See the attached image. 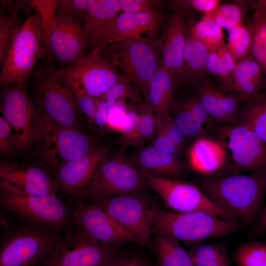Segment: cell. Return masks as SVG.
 Segmentation results:
<instances>
[{
    "mask_svg": "<svg viewBox=\"0 0 266 266\" xmlns=\"http://www.w3.org/2000/svg\"><path fill=\"white\" fill-rule=\"evenodd\" d=\"M201 186L214 203L237 220L247 224L258 222L264 207L266 176L253 173L217 175L204 179Z\"/></svg>",
    "mask_w": 266,
    "mask_h": 266,
    "instance_id": "obj_1",
    "label": "cell"
},
{
    "mask_svg": "<svg viewBox=\"0 0 266 266\" xmlns=\"http://www.w3.org/2000/svg\"><path fill=\"white\" fill-rule=\"evenodd\" d=\"M144 96L148 81L161 65L159 39L125 38L100 53Z\"/></svg>",
    "mask_w": 266,
    "mask_h": 266,
    "instance_id": "obj_2",
    "label": "cell"
},
{
    "mask_svg": "<svg viewBox=\"0 0 266 266\" xmlns=\"http://www.w3.org/2000/svg\"><path fill=\"white\" fill-rule=\"evenodd\" d=\"M45 52L39 15L34 10L16 31L0 63V86L25 83Z\"/></svg>",
    "mask_w": 266,
    "mask_h": 266,
    "instance_id": "obj_3",
    "label": "cell"
},
{
    "mask_svg": "<svg viewBox=\"0 0 266 266\" xmlns=\"http://www.w3.org/2000/svg\"><path fill=\"white\" fill-rule=\"evenodd\" d=\"M148 185L142 171L125 151L108 154L99 164L94 175L76 196L91 199L141 193Z\"/></svg>",
    "mask_w": 266,
    "mask_h": 266,
    "instance_id": "obj_4",
    "label": "cell"
},
{
    "mask_svg": "<svg viewBox=\"0 0 266 266\" xmlns=\"http://www.w3.org/2000/svg\"><path fill=\"white\" fill-rule=\"evenodd\" d=\"M239 228L236 221L226 220L204 211L167 212L157 209L152 234L165 233L187 243L229 234Z\"/></svg>",
    "mask_w": 266,
    "mask_h": 266,
    "instance_id": "obj_5",
    "label": "cell"
},
{
    "mask_svg": "<svg viewBox=\"0 0 266 266\" xmlns=\"http://www.w3.org/2000/svg\"><path fill=\"white\" fill-rule=\"evenodd\" d=\"M0 204L30 225L51 229L64 234L76 227L68 202L57 195H24L1 190Z\"/></svg>",
    "mask_w": 266,
    "mask_h": 266,
    "instance_id": "obj_6",
    "label": "cell"
},
{
    "mask_svg": "<svg viewBox=\"0 0 266 266\" xmlns=\"http://www.w3.org/2000/svg\"><path fill=\"white\" fill-rule=\"evenodd\" d=\"M56 230L28 225L16 228L2 239L0 266H34L51 253L63 237Z\"/></svg>",
    "mask_w": 266,
    "mask_h": 266,
    "instance_id": "obj_7",
    "label": "cell"
},
{
    "mask_svg": "<svg viewBox=\"0 0 266 266\" xmlns=\"http://www.w3.org/2000/svg\"><path fill=\"white\" fill-rule=\"evenodd\" d=\"M53 73L73 94L84 93L95 99L101 98L124 77L105 57L94 51L68 66L53 67Z\"/></svg>",
    "mask_w": 266,
    "mask_h": 266,
    "instance_id": "obj_8",
    "label": "cell"
},
{
    "mask_svg": "<svg viewBox=\"0 0 266 266\" xmlns=\"http://www.w3.org/2000/svg\"><path fill=\"white\" fill-rule=\"evenodd\" d=\"M33 88L37 108L55 123L78 130L81 128L77 102L68 88L53 73V67H39L32 76Z\"/></svg>",
    "mask_w": 266,
    "mask_h": 266,
    "instance_id": "obj_9",
    "label": "cell"
},
{
    "mask_svg": "<svg viewBox=\"0 0 266 266\" xmlns=\"http://www.w3.org/2000/svg\"><path fill=\"white\" fill-rule=\"evenodd\" d=\"M1 99L3 117L10 126L18 148L36 144L43 132L44 116L29 97L25 83L3 87Z\"/></svg>",
    "mask_w": 266,
    "mask_h": 266,
    "instance_id": "obj_10",
    "label": "cell"
},
{
    "mask_svg": "<svg viewBox=\"0 0 266 266\" xmlns=\"http://www.w3.org/2000/svg\"><path fill=\"white\" fill-rule=\"evenodd\" d=\"M118 255L116 247L100 243L76 226L37 266H107Z\"/></svg>",
    "mask_w": 266,
    "mask_h": 266,
    "instance_id": "obj_11",
    "label": "cell"
},
{
    "mask_svg": "<svg viewBox=\"0 0 266 266\" xmlns=\"http://www.w3.org/2000/svg\"><path fill=\"white\" fill-rule=\"evenodd\" d=\"M121 224L141 246L149 244L157 206L140 193L91 199Z\"/></svg>",
    "mask_w": 266,
    "mask_h": 266,
    "instance_id": "obj_12",
    "label": "cell"
},
{
    "mask_svg": "<svg viewBox=\"0 0 266 266\" xmlns=\"http://www.w3.org/2000/svg\"><path fill=\"white\" fill-rule=\"evenodd\" d=\"M44 119L43 132L36 144L39 156L49 168L57 170L96 147L93 138L80 130L59 125L44 116Z\"/></svg>",
    "mask_w": 266,
    "mask_h": 266,
    "instance_id": "obj_13",
    "label": "cell"
},
{
    "mask_svg": "<svg viewBox=\"0 0 266 266\" xmlns=\"http://www.w3.org/2000/svg\"><path fill=\"white\" fill-rule=\"evenodd\" d=\"M142 172L148 186L160 196L167 207L175 212L204 211L224 219L236 221L233 215L214 203L197 185Z\"/></svg>",
    "mask_w": 266,
    "mask_h": 266,
    "instance_id": "obj_14",
    "label": "cell"
},
{
    "mask_svg": "<svg viewBox=\"0 0 266 266\" xmlns=\"http://www.w3.org/2000/svg\"><path fill=\"white\" fill-rule=\"evenodd\" d=\"M166 18L158 10L123 12L107 24L89 45L100 53L108 45L125 38H157Z\"/></svg>",
    "mask_w": 266,
    "mask_h": 266,
    "instance_id": "obj_15",
    "label": "cell"
},
{
    "mask_svg": "<svg viewBox=\"0 0 266 266\" xmlns=\"http://www.w3.org/2000/svg\"><path fill=\"white\" fill-rule=\"evenodd\" d=\"M68 203L75 225L100 243L116 247L136 242L131 233L99 205L87 203L79 198H71Z\"/></svg>",
    "mask_w": 266,
    "mask_h": 266,
    "instance_id": "obj_16",
    "label": "cell"
},
{
    "mask_svg": "<svg viewBox=\"0 0 266 266\" xmlns=\"http://www.w3.org/2000/svg\"><path fill=\"white\" fill-rule=\"evenodd\" d=\"M221 141L235 166L244 171L266 176V143L247 126L225 127Z\"/></svg>",
    "mask_w": 266,
    "mask_h": 266,
    "instance_id": "obj_17",
    "label": "cell"
},
{
    "mask_svg": "<svg viewBox=\"0 0 266 266\" xmlns=\"http://www.w3.org/2000/svg\"><path fill=\"white\" fill-rule=\"evenodd\" d=\"M83 23L72 17L57 13L56 27L44 46L56 62L68 66L85 55L88 43L83 32Z\"/></svg>",
    "mask_w": 266,
    "mask_h": 266,
    "instance_id": "obj_18",
    "label": "cell"
},
{
    "mask_svg": "<svg viewBox=\"0 0 266 266\" xmlns=\"http://www.w3.org/2000/svg\"><path fill=\"white\" fill-rule=\"evenodd\" d=\"M0 190L24 195H57L52 180L42 168L13 162L0 165Z\"/></svg>",
    "mask_w": 266,
    "mask_h": 266,
    "instance_id": "obj_19",
    "label": "cell"
},
{
    "mask_svg": "<svg viewBox=\"0 0 266 266\" xmlns=\"http://www.w3.org/2000/svg\"><path fill=\"white\" fill-rule=\"evenodd\" d=\"M186 12L173 8L165 21L159 39L161 65L170 74L175 88L181 82L187 21Z\"/></svg>",
    "mask_w": 266,
    "mask_h": 266,
    "instance_id": "obj_20",
    "label": "cell"
},
{
    "mask_svg": "<svg viewBox=\"0 0 266 266\" xmlns=\"http://www.w3.org/2000/svg\"><path fill=\"white\" fill-rule=\"evenodd\" d=\"M109 147H96L86 154L65 163L58 170L54 180L58 191L76 196L87 186Z\"/></svg>",
    "mask_w": 266,
    "mask_h": 266,
    "instance_id": "obj_21",
    "label": "cell"
},
{
    "mask_svg": "<svg viewBox=\"0 0 266 266\" xmlns=\"http://www.w3.org/2000/svg\"><path fill=\"white\" fill-rule=\"evenodd\" d=\"M188 157L189 165L194 171L211 175L223 167L227 152L221 141L200 137L190 147Z\"/></svg>",
    "mask_w": 266,
    "mask_h": 266,
    "instance_id": "obj_22",
    "label": "cell"
},
{
    "mask_svg": "<svg viewBox=\"0 0 266 266\" xmlns=\"http://www.w3.org/2000/svg\"><path fill=\"white\" fill-rule=\"evenodd\" d=\"M132 160L141 170L158 176L172 178L179 175L184 170L176 156L153 146L141 149Z\"/></svg>",
    "mask_w": 266,
    "mask_h": 266,
    "instance_id": "obj_23",
    "label": "cell"
},
{
    "mask_svg": "<svg viewBox=\"0 0 266 266\" xmlns=\"http://www.w3.org/2000/svg\"><path fill=\"white\" fill-rule=\"evenodd\" d=\"M210 51L191 34L187 21L181 82L195 84L208 74L206 64Z\"/></svg>",
    "mask_w": 266,
    "mask_h": 266,
    "instance_id": "obj_24",
    "label": "cell"
},
{
    "mask_svg": "<svg viewBox=\"0 0 266 266\" xmlns=\"http://www.w3.org/2000/svg\"><path fill=\"white\" fill-rule=\"evenodd\" d=\"M174 88L170 74L160 65L148 81L145 103L158 115L168 114L173 103Z\"/></svg>",
    "mask_w": 266,
    "mask_h": 266,
    "instance_id": "obj_25",
    "label": "cell"
},
{
    "mask_svg": "<svg viewBox=\"0 0 266 266\" xmlns=\"http://www.w3.org/2000/svg\"><path fill=\"white\" fill-rule=\"evenodd\" d=\"M238 1L253 10L249 24L252 36L249 54L260 65L266 76V4L264 0Z\"/></svg>",
    "mask_w": 266,
    "mask_h": 266,
    "instance_id": "obj_26",
    "label": "cell"
},
{
    "mask_svg": "<svg viewBox=\"0 0 266 266\" xmlns=\"http://www.w3.org/2000/svg\"><path fill=\"white\" fill-rule=\"evenodd\" d=\"M83 32L88 45L96 35L121 11L117 0H87Z\"/></svg>",
    "mask_w": 266,
    "mask_h": 266,
    "instance_id": "obj_27",
    "label": "cell"
},
{
    "mask_svg": "<svg viewBox=\"0 0 266 266\" xmlns=\"http://www.w3.org/2000/svg\"><path fill=\"white\" fill-rule=\"evenodd\" d=\"M154 235V252L157 258L154 266H194L189 252L178 240L165 233Z\"/></svg>",
    "mask_w": 266,
    "mask_h": 266,
    "instance_id": "obj_28",
    "label": "cell"
},
{
    "mask_svg": "<svg viewBox=\"0 0 266 266\" xmlns=\"http://www.w3.org/2000/svg\"><path fill=\"white\" fill-rule=\"evenodd\" d=\"M208 115L200 100L196 96L182 104L173 118L185 136H194L201 132Z\"/></svg>",
    "mask_w": 266,
    "mask_h": 266,
    "instance_id": "obj_29",
    "label": "cell"
},
{
    "mask_svg": "<svg viewBox=\"0 0 266 266\" xmlns=\"http://www.w3.org/2000/svg\"><path fill=\"white\" fill-rule=\"evenodd\" d=\"M157 115V126L153 137L152 146L177 156L182 146L185 136L177 126L174 119L169 114Z\"/></svg>",
    "mask_w": 266,
    "mask_h": 266,
    "instance_id": "obj_30",
    "label": "cell"
},
{
    "mask_svg": "<svg viewBox=\"0 0 266 266\" xmlns=\"http://www.w3.org/2000/svg\"><path fill=\"white\" fill-rule=\"evenodd\" d=\"M237 124L247 126L266 143V93L247 101L240 110Z\"/></svg>",
    "mask_w": 266,
    "mask_h": 266,
    "instance_id": "obj_31",
    "label": "cell"
},
{
    "mask_svg": "<svg viewBox=\"0 0 266 266\" xmlns=\"http://www.w3.org/2000/svg\"><path fill=\"white\" fill-rule=\"evenodd\" d=\"M140 112V121L136 129L131 134L121 136L119 142L121 149L124 150L130 146L140 145L153 137L156 133L158 115L144 102L137 105Z\"/></svg>",
    "mask_w": 266,
    "mask_h": 266,
    "instance_id": "obj_32",
    "label": "cell"
},
{
    "mask_svg": "<svg viewBox=\"0 0 266 266\" xmlns=\"http://www.w3.org/2000/svg\"><path fill=\"white\" fill-rule=\"evenodd\" d=\"M139 92L125 76L111 87L102 99L106 103L108 112L120 108L126 111L136 101Z\"/></svg>",
    "mask_w": 266,
    "mask_h": 266,
    "instance_id": "obj_33",
    "label": "cell"
},
{
    "mask_svg": "<svg viewBox=\"0 0 266 266\" xmlns=\"http://www.w3.org/2000/svg\"><path fill=\"white\" fill-rule=\"evenodd\" d=\"M188 21L191 34L210 51H216L226 44L222 29L212 21L202 17L195 23Z\"/></svg>",
    "mask_w": 266,
    "mask_h": 266,
    "instance_id": "obj_34",
    "label": "cell"
},
{
    "mask_svg": "<svg viewBox=\"0 0 266 266\" xmlns=\"http://www.w3.org/2000/svg\"><path fill=\"white\" fill-rule=\"evenodd\" d=\"M189 253L194 266H232L226 249L220 244H197Z\"/></svg>",
    "mask_w": 266,
    "mask_h": 266,
    "instance_id": "obj_35",
    "label": "cell"
},
{
    "mask_svg": "<svg viewBox=\"0 0 266 266\" xmlns=\"http://www.w3.org/2000/svg\"><path fill=\"white\" fill-rule=\"evenodd\" d=\"M246 7L237 0L234 3H220L213 11L204 15L203 17L212 21L222 29L229 31L244 24Z\"/></svg>",
    "mask_w": 266,
    "mask_h": 266,
    "instance_id": "obj_36",
    "label": "cell"
},
{
    "mask_svg": "<svg viewBox=\"0 0 266 266\" xmlns=\"http://www.w3.org/2000/svg\"><path fill=\"white\" fill-rule=\"evenodd\" d=\"M233 259L237 266H266V242L240 245L233 253Z\"/></svg>",
    "mask_w": 266,
    "mask_h": 266,
    "instance_id": "obj_37",
    "label": "cell"
},
{
    "mask_svg": "<svg viewBox=\"0 0 266 266\" xmlns=\"http://www.w3.org/2000/svg\"><path fill=\"white\" fill-rule=\"evenodd\" d=\"M252 40L249 25L242 24L228 31V49L237 62L247 56Z\"/></svg>",
    "mask_w": 266,
    "mask_h": 266,
    "instance_id": "obj_38",
    "label": "cell"
},
{
    "mask_svg": "<svg viewBox=\"0 0 266 266\" xmlns=\"http://www.w3.org/2000/svg\"><path fill=\"white\" fill-rule=\"evenodd\" d=\"M30 1L33 10L39 15L44 45L48 36L56 26L57 0H32Z\"/></svg>",
    "mask_w": 266,
    "mask_h": 266,
    "instance_id": "obj_39",
    "label": "cell"
},
{
    "mask_svg": "<svg viewBox=\"0 0 266 266\" xmlns=\"http://www.w3.org/2000/svg\"><path fill=\"white\" fill-rule=\"evenodd\" d=\"M18 12L0 15V62H2L18 28L22 24Z\"/></svg>",
    "mask_w": 266,
    "mask_h": 266,
    "instance_id": "obj_40",
    "label": "cell"
},
{
    "mask_svg": "<svg viewBox=\"0 0 266 266\" xmlns=\"http://www.w3.org/2000/svg\"><path fill=\"white\" fill-rule=\"evenodd\" d=\"M233 73L241 75L250 80L261 91L266 88V76L262 67L249 54L237 62Z\"/></svg>",
    "mask_w": 266,
    "mask_h": 266,
    "instance_id": "obj_41",
    "label": "cell"
},
{
    "mask_svg": "<svg viewBox=\"0 0 266 266\" xmlns=\"http://www.w3.org/2000/svg\"><path fill=\"white\" fill-rule=\"evenodd\" d=\"M208 74L215 76L224 89L228 90L232 83V75L221 62L216 51H210L207 61Z\"/></svg>",
    "mask_w": 266,
    "mask_h": 266,
    "instance_id": "obj_42",
    "label": "cell"
},
{
    "mask_svg": "<svg viewBox=\"0 0 266 266\" xmlns=\"http://www.w3.org/2000/svg\"><path fill=\"white\" fill-rule=\"evenodd\" d=\"M87 0H58L57 13L66 15L81 21L83 23L87 13Z\"/></svg>",
    "mask_w": 266,
    "mask_h": 266,
    "instance_id": "obj_43",
    "label": "cell"
},
{
    "mask_svg": "<svg viewBox=\"0 0 266 266\" xmlns=\"http://www.w3.org/2000/svg\"><path fill=\"white\" fill-rule=\"evenodd\" d=\"M220 0H179L172 1L173 8L181 9L186 12L194 10L204 15L213 11L220 4Z\"/></svg>",
    "mask_w": 266,
    "mask_h": 266,
    "instance_id": "obj_44",
    "label": "cell"
},
{
    "mask_svg": "<svg viewBox=\"0 0 266 266\" xmlns=\"http://www.w3.org/2000/svg\"><path fill=\"white\" fill-rule=\"evenodd\" d=\"M120 10L124 12L135 13L158 10L164 1L158 0H117Z\"/></svg>",
    "mask_w": 266,
    "mask_h": 266,
    "instance_id": "obj_45",
    "label": "cell"
},
{
    "mask_svg": "<svg viewBox=\"0 0 266 266\" xmlns=\"http://www.w3.org/2000/svg\"><path fill=\"white\" fill-rule=\"evenodd\" d=\"M18 147L8 123L3 116L0 118V153L7 156L15 152Z\"/></svg>",
    "mask_w": 266,
    "mask_h": 266,
    "instance_id": "obj_46",
    "label": "cell"
},
{
    "mask_svg": "<svg viewBox=\"0 0 266 266\" xmlns=\"http://www.w3.org/2000/svg\"><path fill=\"white\" fill-rule=\"evenodd\" d=\"M73 95L76 100L79 116H82L84 119L88 120L91 124L96 113L98 99L81 93H75Z\"/></svg>",
    "mask_w": 266,
    "mask_h": 266,
    "instance_id": "obj_47",
    "label": "cell"
},
{
    "mask_svg": "<svg viewBox=\"0 0 266 266\" xmlns=\"http://www.w3.org/2000/svg\"><path fill=\"white\" fill-rule=\"evenodd\" d=\"M140 121V112L137 105L129 108L126 112L121 136L128 135L137 128Z\"/></svg>",
    "mask_w": 266,
    "mask_h": 266,
    "instance_id": "obj_48",
    "label": "cell"
},
{
    "mask_svg": "<svg viewBox=\"0 0 266 266\" xmlns=\"http://www.w3.org/2000/svg\"><path fill=\"white\" fill-rule=\"evenodd\" d=\"M107 266H151L145 258L118 255Z\"/></svg>",
    "mask_w": 266,
    "mask_h": 266,
    "instance_id": "obj_49",
    "label": "cell"
},
{
    "mask_svg": "<svg viewBox=\"0 0 266 266\" xmlns=\"http://www.w3.org/2000/svg\"><path fill=\"white\" fill-rule=\"evenodd\" d=\"M126 111L115 108L108 112L107 126L110 129L121 132Z\"/></svg>",
    "mask_w": 266,
    "mask_h": 266,
    "instance_id": "obj_50",
    "label": "cell"
},
{
    "mask_svg": "<svg viewBox=\"0 0 266 266\" xmlns=\"http://www.w3.org/2000/svg\"><path fill=\"white\" fill-rule=\"evenodd\" d=\"M108 110L105 102L102 99H98L95 116L91 123L101 128L107 125Z\"/></svg>",
    "mask_w": 266,
    "mask_h": 266,
    "instance_id": "obj_51",
    "label": "cell"
},
{
    "mask_svg": "<svg viewBox=\"0 0 266 266\" xmlns=\"http://www.w3.org/2000/svg\"><path fill=\"white\" fill-rule=\"evenodd\" d=\"M216 52L221 62L232 75L237 62L228 49L226 44L220 47Z\"/></svg>",
    "mask_w": 266,
    "mask_h": 266,
    "instance_id": "obj_52",
    "label": "cell"
},
{
    "mask_svg": "<svg viewBox=\"0 0 266 266\" xmlns=\"http://www.w3.org/2000/svg\"><path fill=\"white\" fill-rule=\"evenodd\" d=\"M266 232V202L262 214L254 228V233L260 235Z\"/></svg>",
    "mask_w": 266,
    "mask_h": 266,
    "instance_id": "obj_53",
    "label": "cell"
}]
</instances>
